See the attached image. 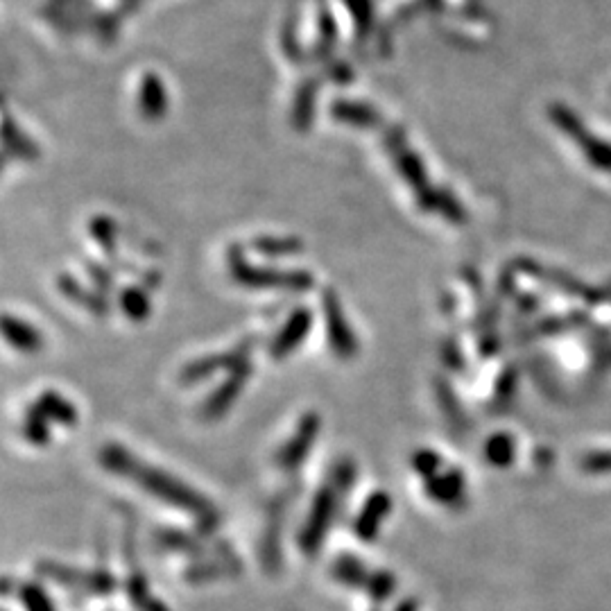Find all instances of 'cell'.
<instances>
[{"mask_svg": "<svg viewBox=\"0 0 611 611\" xmlns=\"http://www.w3.org/2000/svg\"><path fill=\"white\" fill-rule=\"evenodd\" d=\"M252 247L265 258H288L304 252V240L295 236H258Z\"/></svg>", "mask_w": 611, "mask_h": 611, "instance_id": "obj_19", "label": "cell"}, {"mask_svg": "<svg viewBox=\"0 0 611 611\" xmlns=\"http://www.w3.org/2000/svg\"><path fill=\"white\" fill-rule=\"evenodd\" d=\"M410 464H412V471L419 473L421 478L428 480V478L437 476V469L442 467V458H440V453H435L430 449H421V451L412 453Z\"/></svg>", "mask_w": 611, "mask_h": 611, "instance_id": "obj_23", "label": "cell"}, {"mask_svg": "<svg viewBox=\"0 0 611 611\" xmlns=\"http://www.w3.org/2000/svg\"><path fill=\"white\" fill-rule=\"evenodd\" d=\"M3 335L7 344H12L16 351L23 354H39L43 349V335L39 329H34L30 322L21 320L14 315H3Z\"/></svg>", "mask_w": 611, "mask_h": 611, "instance_id": "obj_13", "label": "cell"}, {"mask_svg": "<svg viewBox=\"0 0 611 611\" xmlns=\"http://www.w3.org/2000/svg\"><path fill=\"white\" fill-rule=\"evenodd\" d=\"M154 0H37L34 16L50 37L86 48H111Z\"/></svg>", "mask_w": 611, "mask_h": 611, "instance_id": "obj_1", "label": "cell"}, {"mask_svg": "<svg viewBox=\"0 0 611 611\" xmlns=\"http://www.w3.org/2000/svg\"><path fill=\"white\" fill-rule=\"evenodd\" d=\"M34 406L39 408L43 417L48 421H55L59 426L71 428L77 424V408L59 392H43L41 397L34 401Z\"/></svg>", "mask_w": 611, "mask_h": 611, "instance_id": "obj_16", "label": "cell"}, {"mask_svg": "<svg viewBox=\"0 0 611 611\" xmlns=\"http://www.w3.org/2000/svg\"><path fill=\"white\" fill-rule=\"evenodd\" d=\"M320 301H322L326 340H329L333 356L338 360H354L360 351V342L356 338L354 329H351L347 313H344L340 295L333 288H324Z\"/></svg>", "mask_w": 611, "mask_h": 611, "instance_id": "obj_6", "label": "cell"}, {"mask_svg": "<svg viewBox=\"0 0 611 611\" xmlns=\"http://www.w3.org/2000/svg\"><path fill=\"white\" fill-rule=\"evenodd\" d=\"M252 369V360H245V363H240L236 369H231L225 381L215 387L202 403L200 417L204 421H218L225 417L240 397V392H243L245 383L249 381V376H252Z\"/></svg>", "mask_w": 611, "mask_h": 611, "instance_id": "obj_9", "label": "cell"}, {"mask_svg": "<svg viewBox=\"0 0 611 611\" xmlns=\"http://www.w3.org/2000/svg\"><path fill=\"white\" fill-rule=\"evenodd\" d=\"M462 473L458 469H451L442 473V476H433L426 480V494L437 503L453 505L458 498H462Z\"/></svg>", "mask_w": 611, "mask_h": 611, "instance_id": "obj_18", "label": "cell"}, {"mask_svg": "<svg viewBox=\"0 0 611 611\" xmlns=\"http://www.w3.org/2000/svg\"><path fill=\"white\" fill-rule=\"evenodd\" d=\"M89 234L102 247V252L114 258L118 249V225L109 215H96L89 222Z\"/></svg>", "mask_w": 611, "mask_h": 611, "instance_id": "obj_21", "label": "cell"}, {"mask_svg": "<svg viewBox=\"0 0 611 611\" xmlns=\"http://www.w3.org/2000/svg\"><path fill=\"white\" fill-rule=\"evenodd\" d=\"M57 288L68 301H73V304L84 308V311H89L98 317H107L111 313V304L105 292L86 288L80 279L73 277V274H59Z\"/></svg>", "mask_w": 611, "mask_h": 611, "instance_id": "obj_12", "label": "cell"}, {"mask_svg": "<svg viewBox=\"0 0 611 611\" xmlns=\"http://www.w3.org/2000/svg\"><path fill=\"white\" fill-rule=\"evenodd\" d=\"M356 476L358 469L354 460L349 458L338 460L331 467L329 478H326L322 487L317 489L311 512H308V519L304 523V528H301L299 546L304 550V555L313 557L317 550H320L326 532H329L331 523L335 521V516H338L342 498H347L351 487L356 483Z\"/></svg>", "mask_w": 611, "mask_h": 611, "instance_id": "obj_3", "label": "cell"}, {"mask_svg": "<svg viewBox=\"0 0 611 611\" xmlns=\"http://www.w3.org/2000/svg\"><path fill=\"white\" fill-rule=\"evenodd\" d=\"M256 347V340L249 338L243 340L240 344H236L234 349L220 351V354H211L204 358L191 360L182 372H179V383L184 385H195L202 383L206 378L215 376L218 372H231V369H236L240 363H245V360H252V351Z\"/></svg>", "mask_w": 611, "mask_h": 611, "instance_id": "obj_7", "label": "cell"}, {"mask_svg": "<svg viewBox=\"0 0 611 611\" xmlns=\"http://www.w3.org/2000/svg\"><path fill=\"white\" fill-rule=\"evenodd\" d=\"M369 132H381L383 150L387 157H390L394 170H397V175L408 184L412 195L426 191V188L430 186L426 163L421 161L419 152L410 145L406 127H403L401 123H387L385 114H383L381 123H378L374 129H369Z\"/></svg>", "mask_w": 611, "mask_h": 611, "instance_id": "obj_5", "label": "cell"}, {"mask_svg": "<svg viewBox=\"0 0 611 611\" xmlns=\"http://www.w3.org/2000/svg\"><path fill=\"white\" fill-rule=\"evenodd\" d=\"M229 277L234 283L249 290H286V292H308L315 288V277L306 270H279L258 268L247 261L245 249L231 245L227 252Z\"/></svg>", "mask_w": 611, "mask_h": 611, "instance_id": "obj_4", "label": "cell"}, {"mask_svg": "<svg viewBox=\"0 0 611 611\" xmlns=\"http://www.w3.org/2000/svg\"><path fill=\"white\" fill-rule=\"evenodd\" d=\"M21 430H23L25 440H28L32 446H46L50 442L48 419L41 415L39 408L34 406V403L28 408V412H25Z\"/></svg>", "mask_w": 611, "mask_h": 611, "instance_id": "obj_22", "label": "cell"}, {"mask_svg": "<svg viewBox=\"0 0 611 611\" xmlns=\"http://www.w3.org/2000/svg\"><path fill=\"white\" fill-rule=\"evenodd\" d=\"M315 315L311 308L299 306L288 315V320L283 322L277 335L268 344V356L272 360H286L292 351L301 347V342L308 338V333L313 329Z\"/></svg>", "mask_w": 611, "mask_h": 611, "instance_id": "obj_10", "label": "cell"}, {"mask_svg": "<svg viewBox=\"0 0 611 611\" xmlns=\"http://www.w3.org/2000/svg\"><path fill=\"white\" fill-rule=\"evenodd\" d=\"M118 306L132 322H145L150 317V297L143 288L127 286L118 290Z\"/></svg>", "mask_w": 611, "mask_h": 611, "instance_id": "obj_20", "label": "cell"}, {"mask_svg": "<svg viewBox=\"0 0 611 611\" xmlns=\"http://www.w3.org/2000/svg\"><path fill=\"white\" fill-rule=\"evenodd\" d=\"M392 512V496L383 492V489H378V492H372L367 498L363 507H360V512L354 521V532L360 541H374L378 537V532H381L383 523L387 516Z\"/></svg>", "mask_w": 611, "mask_h": 611, "instance_id": "obj_11", "label": "cell"}, {"mask_svg": "<svg viewBox=\"0 0 611 611\" xmlns=\"http://www.w3.org/2000/svg\"><path fill=\"white\" fill-rule=\"evenodd\" d=\"M86 274H89L91 281H96V286L100 292H114L116 290V277L114 272H111L109 268H105V265L100 263H86Z\"/></svg>", "mask_w": 611, "mask_h": 611, "instance_id": "obj_24", "label": "cell"}, {"mask_svg": "<svg viewBox=\"0 0 611 611\" xmlns=\"http://www.w3.org/2000/svg\"><path fill=\"white\" fill-rule=\"evenodd\" d=\"M5 157L19 161L39 159V145L14 123L12 116H5Z\"/></svg>", "mask_w": 611, "mask_h": 611, "instance_id": "obj_17", "label": "cell"}, {"mask_svg": "<svg viewBox=\"0 0 611 611\" xmlns=\"http://www.w3.org/2000/svg\"><path fill=\"white\" fill-rule=\"evenodd\" d=\"M320 430H322V417L317 415V412H306V415L299 419L295 433L288 437L286 444H283L277 455H274L277 467L286 473H295L297 469L304 467L306 458L311 455L313 446L317 442Z\"/></svg>", "mask_w": 611, "mask_h": 611, "instance_id": "obj_8", "label": "cell"}, {"mask_svg": "<svg viewBox=\"0 0 611 611\" xmlns=\"http://www.w3.org/2000/svg\"><path fill=\"white\" fill-rule=\"evenodd\" d=\"M415 202L419 204L421 211L426 213H440L442 218L451 220V222H462L464 220V211L460 202L455 200V197L444 191V188L437 186H428L426 191H421L415 195Z\"/></svg>", "mask_w": 611, "mask_h": 611, "instance_id": "obj_15", "label": "cell"}, {"mask_svg": "<svg viewBox=\"0 0 611 611\" xmlns=\"http://www.w3.org/2000/svg\"><path fill=\"white\" fill-rule=\"evenodd\" d=\"M100 464L107 471L114 473V476L127 478L129 483L141 487L143 492H148L150 496L157 498V501L193 514L197 523H202V526H215V523H218L220 514L209 498L195 492L191 485L182 483V480L172 476V473L150 467L148 462L139 460L132 451L123 449L120 444L111 442L102 446Z\"/></svg>", "mask_w": 611, "mask_h": 611, "instance_id": "obj_2", "label": "cell"}, {"mask_svg": "<svg viewBox=\"0 0 611 611\" xmlns=\"http://www.w3.org/2000/svg\"><path fill=\"white\" fill-rule=\"evenodd\" d=\"M139 111L145 120H161L168 111V93L157 75H143L139 82Z\"/></svg>", "mask_w": 611, "mask_h": 611, "instance_id": "obj_14", "label": "cell"}]
</instances>
